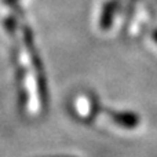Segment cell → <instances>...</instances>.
Returning <instances> with one entry per match:
<instances>
[{
  "label": "cell",
  "instance_id": "6da1fadb",
  "mask_svg": "<svg viewBox=\"0 0 157 157\" xmlns=\"http://www.w3.org/2000/svg\"><path fill=\"white\" fill-rule=\"evenodd\" d=\"M117 10V3L113 2V0H109V2L105 3L102 8V13H101V19H99V26L102 28L103 30H108L109 26L112 25L114 18V14H116Z\"/></svg>",
  "mask_w": 157,
  "mask_h": 157
},
{
  "label": "cell",
  "instance_id": "7a4b0ae2",
  "mask_svg": "<svg viewBox=\"0 0 157 157\" xmlns=\"http://www.w3.org/2000/svg\"><path fill=\"white\" fill-rule=\"evenodd\" d=\"M153 40H155L156 43H157V30H156L155 33H153Z\"/></svg>",
  "mask_w": 157,
  "mask_h": 157
}]
</instances>
